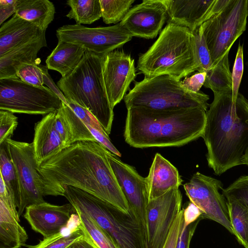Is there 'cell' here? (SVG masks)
I'll return each mask as SVG.
<instances>
[{
    "mask_svg": "<svg viewBox=\"0 0 248 248\" xmlns=\"http://www.w3.org/2000/svg\"><path fill=\"white\" fill-rule=\"evenodd\" d=\"M107 150L96 140L79 141L43 162L38 169L46 181L49 195L63 196L61 186H70L128 213L129 206L110 166Z\"/></svg>",
    "mask_w": 248,
    "mask_h": 248,
    "instance_id": "1",
    "label": "cell"
},
{
    "mask_svg": "<svg viewBox=\"0 0 248 248\" xmlns=\"http://www.w3.org/2000/svg\"><path fill=\"white\" fill-rule=\"evenodd\" d=\"M206 113L202 138L207 149L208 165L215 174L243 165L248 151V100L238 93H215Z\"/></svg>",
    "mask_w": 248,
    "mask_h": 248,
    "instance_id": "2",
    "label": "cell"
},
{
    "mask_svg": "<svg viewBox=\"0 0 248 248\" xmlns=\"http://www.w3.org/2000/svg\"><path fill=\"white\" fill-rule=\"evenodd\" d=\"M127 109L124 136L132 147L181 146L202 136L206 113L203 109Z\"/></svg>",
    "mask_w": 248,
    "mask_h": 248,
    "instance_id": "3",
    "label": "cell"
},
{
    "mask_svg": "<svg viewBox=\"0 0 248 248\" xmlns=\"http://www.w3.org/2000/svg\"><path fill=\"white\" fill-rule=\"evenodd\" d=\"M104 55L87 50L69 74L57 85L65 98L88 110L109 136L114 118L103 75Z\"/></svg>",
    "mask_w": 248,
    "mask_h": 248,
    "instance_id": "4",
    "label": "cell"
},
{
    "mask_svg": "<svg viewBox=\"0 0 248 248\" xmlns=\"http://www.w3.org/2000/svg\"><path fill=\"white\" fill-rule=\"evenodd\" d=\"M138 70L146 77L167 75L179 79L196 71L192 31L171 23L139 57Z\"/></svg>",
    "mask_w": 248,
    "mask_h": 248,
    "instance_id": "5",
    "label": "cell"
},
{
    "mask_svg": "<svg viewBox=\"0 0 248 248\" xmlns=\"http://www.w3.org/2000/svg\"><path fill=\"white\" fill-rule=\"evenodd\" d=\"M63 196L75 209L86 214L105 231L119 248H147L146 232L129 210L126 213L79 188L63 185Z\"/></svg>",
    "mask_w": 248,
    "mask_h": 248,
    "instance_id": "6",
    "label": "cell"
},
{
    "mask_svg": "<svg viewBox=\"0 0 248 248\" xmlns=\"http://www.w3.org/2000/svg\"><path fill=\"white\" fill-rule=\"evenodd\" d=\"M209 96L200 91L187 90L182 81L164 75L146 77L134 82L124 98L126 108L140 107L156 110L200 108L207 111Z\"/></svg>",
    "mask_w": 248,
    "mask_h": 248,
    "instance_id": "7",
    "label": "cell"
},
{
    "mask_svg": "<svg viewBox=\"0 0 248 248\" xmlns=\"http://www.w3.org/2000/svg\"><path fill=\"white\" fill-rule=\"evenodd\" d=\"M247 17V0H230L221 11L202 24L213 65L245 31Z\"/></svg>",
    "mask_w": 248,
    "mask_h": 248,
    "instance_id": "8",
    "label": "cell"
},
{
    "mask_svg": "<svg viewBox=\"0 0 248 248\" xmlns=\"http://www.w3.org/2000/svg\"><path fill=\"white\" fill-rule=\"evenodd\" d=\"M62 101L46 86H35L19 78L0 79V109L46 115L57 111Z\"/></svg>",
    "mask_w": 248,
    "mask_h": 248,
    "instance_id": "9",
    "label": "cell"
},
{
    "mask_svg": "<svg viewBox=\"0 0 248 248\" xmlns=\"http://www.w3.org/2000/svg\"><path fill=\"white\" fill-rule=\"evenodd\" d=\"M8 155L15 167L20 189L18 216L31 205L45 202L49 195L46 181L38 170L32 143L9 139L4 142Z\"/></svg>",
    "mask_w": 248,
    "mask_h": 248,
    "instance_id": "10",
    "label": "cell"
},
{
    "mask_svg": "<svg viewBox=\"0 0 248 248\" xmlns=\"http://www.w3.org/2000/svg\"><path fill=\"white\" fill-rule=\"evenodd\" d=\"M56 36L58 40L77 45L103 55L122 47L133 37L120 23L96 28L65 25L57 30Z\"/></svg>",
    "mask_w": 248,
    "mask_h": 248,
    "instance_id": "11",
    "label": "cell"
},
{
    "mask_svg": "<svg viewBox=\"0 0 248 248\" xmlns=\"http://www.w3.org/2000/svg\"><path fill=\"white\" fill-rule=\"evenodd\" d=\"M223 186L220 180L197 172L184 188L190 202L201 210L202 218L215 221L233 234L227 201L219 192Z\"/></svg>",
    "mask_w": 248,
    "mask_h": 248,
    "instance_id": "12",
    "label": "cell"
},
{
    "mask_svg": "<svg viewBox=\"0 0 248 248\" xmlns=\"http://www.w3.org/2000/svg\"><path fill=\"white\" fill-rule=\"evenodd\" d=\"M182 195L178 187L148 201L146 210L147 248H163L172 225L180 212Z\"/></svg>",
    "mask_w": 248,
    "mask_h": 248,
    "instance_id": "13",
    "label": "cell"
},
{
    "mask_svg": "<svg viewBox=\"0 0 248 248\" xmlns=\"http://www.w3.org/2000/svg\"><path fill=\"white\" fill-rule=\"evenodd\" d=\"M106 154L129 210L146 232V210L149 201L146 178L140 175L133 167L123 162L108 150Z\"/></svg>",
    "mask_w": 248,
    "mask_h": 248,
    "instance_id": "14",
    "label": "cell"
},
{
    "mask_svg": "<svg viewBox=\"0 0 248 248\" xmlns=\"http://www.w3.org/2000/svg\"><path fill=\"white\" fill-rule=\"evenodd\" d=\"M103 75L108 98L113 108L124 98L136 78L135 61L123 51L107 53L104 55Z\"/></svg>",
    "mask_w": 248,
    "mask_h": 248,
    "instance_id": "15",
    "label": "cell"
},
{
    "mask_svg": "<svg viewBox=\"0 0 248 248\" xmlns=\"http://www.w3.org/2000/svg\"><path fill=\"white\" fill-rule=\"evenodd\" d=\"M168 19L163 0H143L131 8L120 24L132 36L153 39Z\"/></svg>",
    "mask_w": 248,
    "mask_h": 248,
    "instance_id": "16",
    "label": "cell"
},
{
    "mask_svg": "<svg viewBox=\"0 0 248 248\" xmlns=\"http://www.w3.org/2000/svg\"><path fill=\"white\" fill-rule=\"evenodd\" d=\"M168 23L188 28L193 31L221 11L230 0H163Z\"/></svg>",
    "mask_w": 248,
    "mask_h": 248,
    "instance_id": "17",
    "label": "cell"
},
{
    "mask_svg": "<svg viewBox=\"0 0 248 248\" xmlns=\"http://www.w3.org/2000/svg\"><path fill=\"white\" fill-rule=\"evenodd\" d=\"M73 213L75 210L70 203L57 205L45 202L28 206L24 217L32 229L44 238L61 232L68 225Z\"/></svg>",
    "mask_w": 248,
    "mask_h": 248,
    "instance_id": "18",
    "label": "cell"
},
{
    "mask_svg": "<svg viewBox=\"0 0 248 248\" xmlns=\"http://www.w3.org/2000/svg\"><path fill=\"white\" fill-rule=\"evenodd\" d=\"M56 111L45 115L35 124L32 144L38 166L66 148L55 127Z\"/></svg>",
    "mask_w": 248,
    "mask_h": 248,
    "instance_id": "19",
    "label": "cell"
},
{
    "mask_svg": "<svg viewBox=\"0 0 248 248\" xmlns=\"http://www.w3.org/2000/svg\"><path fill=\"white\" fill-rule=\"evenodd\" d=\"M182 181L176 168L160 154L156 153L146 177L149 201L162 196L172 188H179Z\"/></svg>",
    "mask_w": 248,
    "mask_h": 248,
    "instance_id": "20",
    "label": "cell"
},
{
    "mask_svg": "<svg viewBox=\"0 0 248 248\" xmlns=\"http://www.w3.org/2000/svg\"><path fill=\"white\" fill-rule=\"evenodd\" d=\"M46 32L38 38L16 47L0 56V79L17 78V68L24 63L39 65L40 50L47 46Z\"/></svg>",
    "mask_w": 248,
    "mask_h": 248,
    "instance_id": "21",
    "label": "cell"
},
{
    "mask_svg": "<svg viewBox=\"0 0 248 248\" xmlns=\"http://www.w3.org/2000/svg\"><path fill=\"white\" fill-rule=\"evenodd\" d=\"M46 31L14 14L0 28V56L41 36Z\"/></svg>",
    "mask_w": 248,
    "mask_h": 248,
    "instance_id": "22",
    "label": "cell"
},
{
    "mask_svg": "<svg viewBox=\"0 0 248 248\" xmlns=\"http://www.w3.org/2000/svg\"><path fill=\"white\" fill-rule=\"evenodd\" d=\"M55 123L66 148L79 141L96 140L72 109L63 102L56 111Z\"/></svg>",
    "mask_w": 248,
    "mask_h": 248,
    "instance_id": "23",
    "label": "cell"
},
{
    "mask_svg": "<svg viewBox=\"0 0 248 248\" xmlns=\"http://www.w3.org/2000/svg\"><path fill=\"white\" fill-rule=\"evenodd\" d=\"M86 50L77 45L58 40L46 60V66L48 69L58 72L62 77H65L76 68Z\"/></svg>",
    "mask_w": 248,
    "mask_h": 248,
    "instance_id": "24",
    "label": "cell"
},
{
    "mask_svg": "<svg viewBox=\"0 0 248 248\" xmlns=\"http://www.w3.org/2000/svg\"><path fill=\"white\" fill-rule=\"evenodd\" d=\"M55 8L48 0H16L15 14L46 31L54 18Z\"/></svg>",
    "mask_w": 248,
    "mask_h": 248,
    "instance_id": "25",
    "label": "cell"
},
{
    "mask_svg": "<svg viewBox=\"0 0 248 248\" xmlns=\"http://www.w3.org/2000/svg\"><path fill=\"white\" fill-rule=\"evenodd\" d=\"M0 200V248H20L28 238L24 228Z\"/></svg>",
    "mask_w": 248,
    "mask_h": 248,
    "instance_id": "26",
    "label": "cell"
},
{
    "mask_svg": "<svg viewBox=\"0 0 248 248\" xmlns=\"http://www.w3.org/2000/svg\"><path fill=\"white\" fill-rule=\"evenodd\" d=\"M229 51L206 72L203 86L215 93L232 92V75L230 69Z\"/></svg>",
    "mask_w": 248,
    "mask_h": 248,
    "instance_id": "27",
    "label": "cell"
},
{
    "mask_svg": "<svg viewBox=\"0 0 248 248\" xmlns=\"http://www.w3.org/2000/svg\"><path fill=\"white\" fill-rule=\"evenodd\" d=\"M66 4L71 10L66 16L76 24H91L102 17L100 0H68Z\"/></svg>",
    "mask_w": 248,
    "mask_h": 248,
    "instance_id": "28",
    "label": "cell"
},
{
    "mask_svg": "<svg viewBox=\"0 0 248 248\" xmlns=\"http://www.w3.org/2000/svg\"><path fill=\"white\" fill-rule=\"evenodd\" d=\"M0 173L12 203L18 208L20 202L18 178L15 167L8 155L5 143L0 145Z\"/></svg>",
    "mask_w": 248,
    "mask_h": 248,
    "instance_id": "29",
    "label": "cell"
},
{
    "mask_svg": "<svg viewBox=\"0 0 248 248\" xmlns=\"http://www.w3.org/2000/svg\"><path fill=\"white\" fill-rule=\"evenodd\" d=\"M226 201L233 234L240 243L248 248V209L235 200Z\"/></svg>",
    "mask_w": 248,
    "mask_h": 248,
    "instance_id": "30",
    "label": "cell"
},
{
    "mask_svg": "<svg viewBox=\"0 0 248 248\" xmlns=\"http://www.w3.org/2000/svg\"><path fill=\"white\" fill-rule=\"evenodd\" d=\"M79 219L78 226L98 248H119L111 236L92 218L75 209Z\"/></svg>",
    "mask_w": 248,
    "mask_h": 248,
    "instance_id": "31",
    "label": "cell"
},
{
    "mask_svg": "<svg viewBox=\"0 0 248 248\" xmlns=\"http://www.w3.org/2000/svg\"><path fill=\"white\" fill-rule=\"evenodd\" d=\"M135 0H100L102 17L107 24L121 22Z\"/></svg>",
    "mask_w": 248,
    "mask_h": 248,
    "instance_id": "32",
    "label": "cell"
},
{
    "mask_svg": "<svg viewBox=\"0 0 248 248\" xmlns=\"http://www.w3.org/2000/svg\"><path fill=\"white\" fill-rule=\"evenodd\" d=\"M192 33L196 71L206 72L213 67V63L202 26Z\"/></svg>",
    "mask_w": 248,
    "mask_h": 248,
    "instance_id": "33",
    "label": "cell"
},
{
    "mask_svg": "<svg viewBox=\"0 0 248 248\" xmlns=\"http://www.w3.org/2000/svg\"><path fill=\"white\" fill-rule=\"evenodd\" d=\"M84 235V232L78 225L67 234L61 231L48 237H44L36 245H27V247L29 248H68L75 244Z\"/></svg>",
    "mask_w": 248,
    "mask_h": 248,
    "instance_id": "34",
    "label": "cell"
},
{
    "mask_svg": "<svg viewBox=\"0 0 248 248\" xmlns=\"http://www.w3.org/2000/svg\"><path fill=\"white\" fill-rule=\"evenodd\" d=\"M226 199L235 200L248 209V175L242 176L222 189Z\"/></svg>",
    "mask_w": 248,
    "mask_h": 248,
    "instance_id": "35",
    "label": "cell"
},
{
    "mask_svg": "<svg viewBox=\"0 0 248 248\" xmlns=\"http://www.w3.org/2000/svg\"><path fill=\"white\" fill-rule=\"evenodd\" d=\"M16 75L28 84L38 87L44 86L43 72L40 64L24 63L17 68Z\"/></svg>",
    "mask_w": 248,
    "mask_h": 248,
    "instance_id": "36",
    "label": "cell"
},
{
    "mask_svg": "<svg viewBox=\"0 0 248 248\" xmlns=\"http://www.w3.org/2000/svg\"><path fill=\"white\" fill-rule=\"evenodd\" d=\"M17 117L14 113L0 109V145L11 139L18 125Z\"/></svg>",
    "mask_w": 248,
    "mask_h": 248,
    "instance_id": "37",
    "label": "cell"
},
{
    "mask_svg": "<svg viewBox=\"0 0 248 248\" xmlns=\"http://www.w3.org/2000/svg\"><path fill=\"white\" fill-rule=\"evenodd\" d=\"M243 47L240 43L238 45L236 55L232 69V99L236 100L238 91L244 71Z\"/></svg>",
    "mask_w": 248,
    "mask_h": 248,
    "instance_id": "38",
    "label": "cell"
},
{
    "mask_svg": "<svg viewBox=\"0 0 248 248\" xmlns=\"http://www.w3.org/2000/svg\"><path fill=\"white\" fill-rule=\"evenodd\" d=\"M66 100L67 105L85 124H88L99 132L108 135L100 123L88 110L70 100L66 99Z\"/></svg>",
    "mask_w": 248,
    "mask_h": 248,
    "instance_id": "39",
    "label": "cell"
},
{
    "mask_svg": "<svg viewBox=\"0 0 248 248\" xmlns=\"http://www.w3.org/2000/svg\"><path fill=\"white\" fill-rule=\"evenodd\" d=\"M183 209L176 218L163 248H176L184 225Z\"/></svg>",
    "mask_w": 248,
    "mask_h": 248,
    "instance_id": "40",
    "label": "cell"
},
{
    "mask_svg": "<svg viewBox=\"0 0 248 248\" xmlns=\"http://www.w3.org/2000/svg\"><path fill=\"white\" fill-rule=\"evenodd\" d=\"M203 219L201 217L194 222L186 226L184 225L179 237L176 248H189L190 243L196 227L200 221Z\"/></svg>",
    "mask_w": 248,
    "mask_h": 248,
    "instance_id": "41",
    "label": "cell"
},
{
    "mask_svg": "<svg viewBox=\"0 0 248 248\" xmlns=\"http://www.w3.org/2000/svg\"><path fill=\"white\" fill-rule=\"evenodd\" d=\"M206 77V72H198L189 77H186L182 81V85L187 90L197 93L200 91L204 85Z\"/></svg>",
    "mask_w": 248,
    "mask_h": 248,
    "instance_id": "42",
    "label": "cell"
},
{
    "mask_svg": "<svg viewBox=\"0 0 248 248\" xmlns=\"http://www.w3.org/2000/svg\"><path fill=\"white\" fill-rule=\"evenodd\" d=\"M95 140L114 155L120 157L121 154L111 142L108 135L104 134L91 126L85 124Z\"/></svg>",
    "mask_w": 248,
    "mask_h": 248,
    "instance_id": "43",
    "label": "cell"
},
{
    "mask_svg": "<svg viewBox=\"0 0 248 248\" xmlns=\"http://www.w3.org/2000/svg\"><path fill=\"white\" fill-rule=\"evenodd\" d=\"M16 0H0V25L16 13Z\"/></svg>",
    "mask_w": 248,
    "mask_h": 248,
    "instance_id": "44",
    "label": "cell"
},
{
    "mask_svg": "<svg viewBox=\"0 0 248 248\" xmlns=\"http://www.w3.org/2000/svg\"><path fill=\"white\" fill-rule=\"evenodd\" d=\"M184 225H188L198 220L202 216L199 208L194 203L190 202L186 207L183 208Z\"/></svg>",
    "mask_w": 248,
    "mask_h": 248,
    "instance_id": "45",
    "label": "cell"
},
{
    "mask_svg": "<svg viewBox=\"0 0 248 248\" xmlns=\"http://www.w3.org/2000/svg\"><path fill=\"white\" fill-rule=\"evenodd\" d=\"M40 66L43 72L44 84L46 85V87L55 93L63 102L67 104L66 99L62 92L60 90L57 85L55 84L50 76L49 75L47 67L40 64Z\"/></svg>",
    "mask_w": 248,
    "mask_h": 248,
    "instance_id": "46",
    "label": "cell"
},
{
    "mask_svg": "<svg viewBox=\"0 0 248 248\" xmlns=\"http://www.w3.org/2000/svg\"><path fill=\"white\" fill-rule=\"evenodd\" d=\"M74 246L75 248H98L85 233L84 236L74 244Z\"/></svg>",
    "mask_w": 248,
    "mask_h": 248,
    "instance_id": "47",
    "label": "cell"
},
{
    "mask_svg": "<svg viewBox=\"0 0 248 248\" xmlns=\"http://www.w3.org/2000/svg\"><path fill=\"white\" fill-rule=\"evenodd\" d=\"M243 165H247L248 166V151L244 157Z\"/></svg>",
    "mask_w": 248,
    "mask_h": 248,
    "instance_id": "48",
    "label": "cell"
},
{
    "mask_svg": "<svg viewBox=\"0 0 248 248\" xmlns=\"http://www.w3.org/2000/svg\"><path fill=\"white\" fill-rule=\"evenodd\" d=\"M247 16H248V0H247Z\"/></svg>",
    "mask_w": 248,
    "mask_h": 248,
    "instance_id": "49",
    "label": "cell"
},
{
    "mask_svg": "<svg viewBox=\"0 0 248 248\" xmlns=\"http://www.w3.org/2000/svg\"><path fill=\"white\" fill-rule=\"evenodd\" d=\"M68 248H75V246H74V244L73 245H72V246L69 247Z\"/></svg>",
    "mask_w": 248,
    "mask_h": 248,
    "instance_id": "50",
    "label": "cell"
},
{
    "mask_svg": "<svg viewBox=\"0 0 248 248\" xmlns=\"http://www.w3.org/2000/svg\"><path fill=\"white\" fill-rule=\"evenodd\" d=\"M246 64H247V65L248 66V62H247Z\"/></svg>",
    "mask_w": 248,
    "mask_h": 248,
    "instance_id": "51",
    "label": "cell"
}]
</instances>
